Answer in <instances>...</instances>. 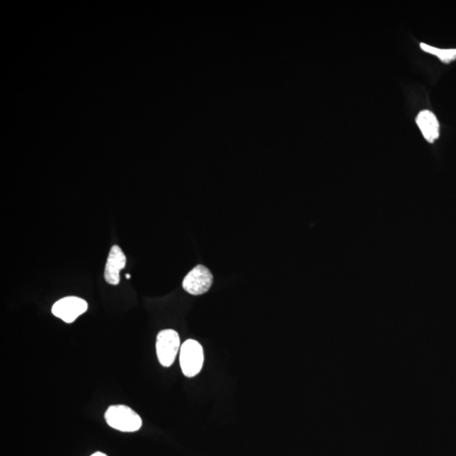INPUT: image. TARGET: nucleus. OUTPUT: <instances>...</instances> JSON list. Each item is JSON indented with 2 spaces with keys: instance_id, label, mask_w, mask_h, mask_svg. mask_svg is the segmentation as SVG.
Listing matches in <instances>:
<instances>
[{
  "instance_id": "obj_1",
  "label": "nucleus",
  "mask_w": 456,
  "mask_h": 456,
  "mask_svg": "<svg viewBox=\"0 0 456 456\" xmlns=\"http://www.w3.org/2000/svg\"><path fill=\"white\" fill-rule=\"evenodd\" d=\"M105 420L109 427L120 432H137L142 427L140 416L130 407L125 405L109 406L105 414Z\"/></svg>"
},
{
  "instance_id": "obj_2",
  "label": "nucleus",
  "mask_w": 456,
  "mask_h": 456,
  "mask_svg": "<svg viewBox=\"0 0 456 456\" xmlns=\"http://www.w3.org/2000/svg\"><path fill=\"white\" fill-rule=\"evenodd\" d=\"M204 350L200 342L188 339L183 342L179 354V363L184 376L193 378L200 374L204 365Z\"/></svg>"
},
{
  "instance_id": "obj_8",
  "label": "nucleus",
  "mask_w": 456,
  "mask_h": 456,
  "mask_svg": "<svg viewBox=\"0 0 456 456\" xmlns=\"http://www.w3.org/2000/svg\"><path fill=\"white\" fill-rule=\"evenodd\" d=\"M421 48L425 52L438 57L443 63L450 64L456 60V48H450V50H443L435 47L421 43Z\"/></svg>"
},
{
  "instance_id": "obj_4",
  "label": "nucleus",
  "mask_w": 456,
  "mask_h": 456,
  "mask_svg": "<svg viewBox=\"0 0 456 456\" xmlns=\"http://www.w3.org/2000/svg\"><path fill=\"white\" fill-rule=\"evenodd\" d=\"M213 284V275L210 270L203 265L193 268L183 280L184 291L191 295H203L207 292Z\"/></svg>"
},
{
  "instance_id": "obj_6",
  "label": "nucleus",
  "mask_w": 456,
  "mask_h": 456,
  "mask_svg": "<svg viewBox=\"0 0 456 456\" xmlns=\"http://www.w3.org/2000/svg\"><path fill=\"white\" fill-rule=\"evenodd\" d=\"M126 266V256L121 248L114 245L108 253L106 266H105L104 278L108 284L116 285L120 283V271Z\"/></svg>"
},
{
  "instance_id": "obj_7",
  "label": "nucleus",
  "mask_w": 456,
  "mask_h": 456,
  "mask_svg": "<svg viewBox=\"0 0 456 456\" xmlns=\"http://www.w3.org/2000/svg\"><path fill=\"white\" fill-rule=\"evenodd\" d=\"M416 122L428 142L433 143L440 137V122L433 112L429 110L420 112L416 116Z\"/></svg>"
},
{
  "instance_id": "obj_10",
  "label": "nucleus",
  "mask_w": 456,
  "mask_h": 456,
  "mask_svg": "<svg viewBox=\"0 0 456 456\" xmlns=\"http://www.w3.org/2000/svg\"><path fill=\"white\" fill-rule=\"evenodd\" d=\"M126 278L127 279H130V274H126Z\"/></svg>"
},
{
  "instance_id": "obj_9",
  "label": "nucleus",
  "mask_w": 456,
  "mask_h": 456,
  "mask_svg": "<svg viewBox=\"0 0 456 456\" xmlns=\"http://www.w3.org/2000/svg\"><path fill=\"white\" fill-rule=\"evenodd\" d=\"M91 456H108V455L102 452H96L93 455H91Z\"/></svg>"
},
{
  "instance_id": "obj_5",
  "label": "nucleus",
  "mask_w": 456,
  "mask_h": 456,
  "mask_svg": "<svg viewBox=\"0 0 456 456\" xmlns=\"http://www.w3.org/2000/svg\"><path fill=\"white\" fill-rule=\"evenodd\" d=\"M89 304L78 297H67L52 305V313L64 322L72 324L81 314L86 312Z\"/></svg>"
},
{
  "instance_id": "obj_3",
  "label": "nucleus",
  "mask_w": 456,
  "mask_h": 456,
  "mask_svg": "<svg viewBox=\"0 0 456 456\" xmlns=\"http://www.w3.org/2000/svg\"><path fill=\"white\" fill-rule=\"evenodd\" d=\"M181 348V337L176 331L168 329L160 331L157 335L156 355L161 366L165 367L172 366Z\"/></svg>"
}]
</instances>
